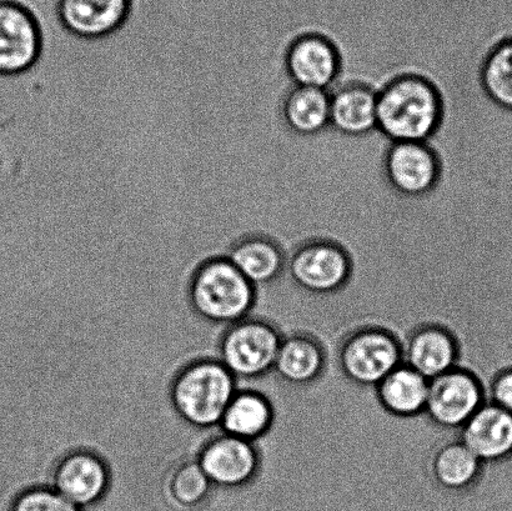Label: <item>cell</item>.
<instances>
[{"instance_id":"6da1fadb","label":"cell","mask_w":512,"mask_h":511,"mask_svg":"<svg viewBox=\"0 0 512 511\" xmlns=\"http://www.w3.org/2000/svg\"><path fill=\"white\" fill-rule=\"evenodd\" d=\"M441 119L439 90L420 75H401L378 92V130L391 143L428 142Z\"/></svg>"},{"instance_id":"7a4b0ae2","label":"cell","mask_w":512,"mask_h":511,"mask_svg":"<svg viewBox=\"0 0 512 511\" xmlns=\"http://www.w3.org/2000/svg\"><path fill=\"white\" fill-rule=\"evenodd\" d=\"M237 394L234 375L219 359H200L177 375L170 390L175 412L199 429L219 428Z\"/></svg>"},{"instance_id":"3957f363","label":"cell","mask_w":512,"mask_h":511,"mask_svg":"<svg viewBox=\"0 0 512 511\" xmlns=\"http://www.w3.org/2000/svg\"><path fill=\"white\" fill-rule=\"evenodd\" d=\"M189 299L200 318L230 327L248 317L254 304V287L228 258H217L204 263L194 274Z\"/></svg>"},{"instance_id":"277c9868","label":"cell","mask_w":512,"mask_h":511,"mask_svg":"<svg viewBox=\"0 0 512 511\" xmlns=\"http://www.w3.org/2000/svg\"><path fill=\"white\" fill-rule=\"evenodd\" d=\"M280 339L273 329L244 319L228 327L219 347V360L235 379L259 377L274 368Z\"/></svg>"},{"instance_id":"5b68a950","label":"cell","mask_w":512,"mask_h":511,"mask_svg":"<svg viewBox=\"0 0 512 511\" xmlns=\"http://www.w3.org/2000/svg\"><path fill=\"white\" fill-rule=\"evenodd\" d=\"M42 49L37 18L19 0H0V74L27 72Z\"/></svg>"},{"instance_id":"8992f818","label":"cell","mask_w":512,"mask_h":511,"mask_svg":"<svg viewBox=\"0 0 512 511\" xmlns=\"http://www.w3.org/2000/svg\"><path fill=\"white\" fill-rule=\"evenodd\" d=\"M285 69L296 87L333 89L341 73L338 48L320 33H304L291 40L285 54Z\"/></svg>"},{"instance_id":"52a82bcc","label":"cell","mask_w":512,"mask_h":511,"mask_svg":"<svg viewBox=\"0 0 512 511\" xmlns=\"http://www.w3.org/2000/svg\"><path fill=\"white\" fill-rule=\"evenodd\" d=\"M112 473L107 460L93 450L65 455L54 470L52 488L78 508L98 503L108 493Z\"/></svg>"},{"instance_id":"ba28073f","label":"cell","mask_w":512,"mask_h":511,"mask_svg":"<svg viewBox=\"0 0 512 511\" xmlns=\"http://www.w3.org/2000/svg\"><path fill=\"white\" fill-rule=\"evenodd\" d=\"M285 268L301 287L326 293L345 282L350 264L339 245L328 240H310L286 255Z\"/></svg>"},{"instance_id":"9c48e42d","label":"cell","mask_w":512,"mask_h":511,"mask_svg":"<svg viewBox=\"0 0 512 511\" xmlns=\"http://www.w3.org/2000/svg\"><path fill=\"white\" fill-rule=\"evenodd\" d=\"M385 168L391 187L408 197L430 193L441 173L438 155L426 142L391 143Z\"/></svg>"},{"instance_id":"30bf717a","label":"cell","mask_w":512,"mask_h":511,"mask_svg":"<svg viewBox=\"0 0 512 511\" xmlns=\"http://www.w3.org/2000/svg\"><path fill=\"white\" fill-rule=\"evenodd\" d=\"M198 463L214 487L235 489L253 479L258 457L252 443L220 433L204 445Z\"/></svg>"},{"instance_id":"8fae6325","label":"cell","mask_w":512,"mask_h":511,"mask_svg":"<svg viewBox=\"0 0 512 511\" xmlns=\"http://www.w3.org/2000/svg\"><path fill=\"white\" fill-rule=\"evenodd\" d=\"M134 0H55L59 22L82 39L97 40L118 32L132 14Z\"/></svg>"},{"instance_id":"7c38bea8","label":"cell","mask_w":512,"mask_h":511,"mask_svg":"<svg viewBox=\"0 0 512 511\" xmlns=\"http://www.w3.org/2000/svg\"><path fill=\"white\" fill-rule=\"evenodd\" d=\"M479 408L481 392L470 375L450 370L429 382L426 410L436 422L458 427L468 422Z\"/></svg>"},{"instance_id":"4fadbf2b","label":"cell","mask_w":512,"mask_h":511,"mask_svg":"<svg viewBox=\"0 0 512 511\" xmlns=\"http://www.w3.org/2000/svg\"><path fill=\"white\" fill-rule=\"evenodd\" d=\"M330 127L348 137H363L378 129V92L361 83L330 90Z\"/></svg>"},{"instance_id":"5bb4252c","label":"cell","mask_w":512,"mask_h":511,"mask_svg":"<svg viewBox=\"0 0 512 511\" xmlns=\"http://www.w3.org/2000/svg\"><path fill=\"white\" fill-rule=\"evenodd\" d=\"M346 373L355 382L380 384L400 367L398 347L388 335L368 332L346 345L343 354Z\"/></svg>"},{"instance_id":"9a60e30c","label":"cell","mask_w":512,"mask_h":511,"mask_svg":"<svg viewBox=\"0 0 512 511\" xmlns=\"http://www.w3.org/2000/svg\"><path fill=\"white\" fill-rule=\"evenodd\" d=\"M463 444L480 462L512 454V414L498 405L481 407L464 424Z\"/></svg>"},{"instance_id":"2e32d148","label":"cell","mask_w":512,"mask_h":511,"mask_svg":"<svg viewBox=\"0 0 512 511\" xmlns=\"http://www.w3.org/2000/svg\"><path fill=\"white\" fill-rule=\"evenodd\" d=\"M283 117L291 132L311 137L330 128L329 90L296 87L286 93Z\"/></svg>"},{"instance_id":"e0dca14e","label":"cell","mask_w":512,"mask_h":511,"mask_svg":"<svg viewBox=\"0 0 512 511\" xmlns=\"http://www.w3.org/2000/svg\"><path fill=\"white\" fill-rule=\"evenodd\" d=\"M228 259L253 285L271 282L285 265L284 253L279 245L260 235L240 240L230 250Z\"/></svg>"},{"instance_id":"ac0fdd59","label":"cell","mask_w":512,"mask_h":511,"mask_svg":"<svg viewBox=\"0 0 512 511\" xmlns=\"http://www.w3.org/2000/svg\"><path fill=\"white\" fill-rule=\"evenodd\" d=\"M271 420L269 404L259 394L238 390L225 410L220 430L230 437L252 443L268 429Z\"/></svg>"},{"instance_id":"d6986e66","label":"cell","mask_w":512,"mask_h":511,"mask_svg":"<svg viewBox=\"0 0 512 511\" xmlns=\"http://www.w3.org/2000/svg\"><path fill=\"white\" fill-rule=\"evenodd\" d=\"M385 407L396 414L410 415L426 408L429 382L410 368H396L379 384Z\"/></svg>"},{"instance_id":"ffe728a7","label":"cell","mask_w":512,"mask_h":511,"mask_svg":"<svg viewBox=\"0 0 512 511\" xmlns=\"http://www.w3.org/2000/svg\"><path fill=\"white\" fill-rule=\"evenodd\" d=\"M454 358V344L448 335L438 329H429L411 343L408 368L431 382L453 369Z\"/></svg>"},{"instance_id":"44dd1931","label":"cell","mask_w":512,"mask_h":511,"mask_svg":"<svg viewBox=\"0 0 512 511\" xmlns=\"http://www.w3.org/2000/svg\"><path fill=\"white\" fill-rule=\"evenodd\" d=\"M480 84L491 102L512 112V35L490 50L481 65Z\"/></svg>"},{"instance_id":"7402d4cb","label":"cell","mask_w":512,"mask_h":511,"mask_svg":"<svg viewBox=\"0 0 512 511\" xmlns=\"http://www.w3.org/2000/svg\"><path fill=\"white\" fill-rule=\"evenodd\" d=\"M212 487L214 485L200 468L198 459L188 460L170 470L163 479L165 497L184 509L197 507L208 497Z\"/></svg>"},{"instance_id":"603a6c76","label":"cell","mask_w":512,"mask_h":511,"mask_svg":"<svg viewBox=\"0 0 512 511\" xmlns=\"http://www.w3.org/2000/svg\"><path fill=\"white\" fill-rule=\"evenodd\" d=\"M274 368L290 382H309L321 368L320 350L308 339L285 340L280 344Z\"/></svg>"},{"instance_id":"cb8c5ba5","label":"cell","mask_w":512,"mask_h":511,"mask_svg":"<svg viewBox=\"0 0 512 511\" xmlns=\"http://www.w3.org/2000/svg\"><path fill=\"white\" fill-rule=\"evenodd\" d=\"M480 463L463 443L451 445L436 459V477L444 487L460 489L466 487L476 477Z\"/></svg>"},{"instance_id":"d4e9b609","label":"cell","mask_w":512,"mask_h":511,"mask_svg":"<svg viewBox=\"0 0 512 511\" xmlns=\"http://www.w3.org/2000/svg\"><path fill=\"white\" fill-rule=\"evenodd\" d=\"M12 511H80L57 490L48 487L33 488L20 494Z\"/></svg>"},{"instance_id":"484cf974","label":"cell","mask_w":512,"mask_h":511,"mask_svg":"<svg viewBox=\"0 0 512 511\" xmlns=\"http://www.w3.org/2000/svg\"><path fill=\"white\" fill-rule=\"evenodd\" d=\"M494 404L512 414V370L501 374L494 385Z\"/></svg>"}]
</instances>
